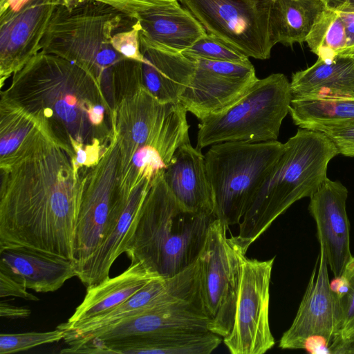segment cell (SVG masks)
Returning a JSON list of instances; mask_svg holds the SVG:
<instances>
[{
    "mask_svg": "<svg viewBox=\"0 0 354 354\" xmlns=\"http://www.w3.org/2000/svg\"><path fill=\"white\" fill-rule=\"evenodd\" d=\"M1 96L35 116L78 167L97 164L113 137V107L80 65L40 50L12 75Z\"/></svg>",
    "mask_w": 354,
    "mask_h": 354,
    "instance_id": "obj_1",
    "label": "cell"
},
{
    "mask_svg": "<svg viewBox=\"0 0 354 354\" xmlns=\"http://www.w3.org/2000/svg\"><path fill=\"white\" fill-rule=\"evenodd\" d=\"M0 169V249L74 261L80 190L66 151L52 144Z\"/></svg>",
    "mask_w": 354,
    "mask_h": 354,
    "instance_id": "obj_2",
    "label": "cell"
},
{
    "mask_svg": "<svg viewBox=\"0 0 354 354\" xmlns=\"http://www.w3.org/2000/svg\"><path fill=\"white\" fill-rule=\"evenodd\" d=\"M164 171V170H163ZM163 171L153 180L125 245L131 263L171 277L199 258L214 214L182 209L169 191Z\"/></svg>",
    "mask_w": 354,
    "mask_h": 354,
    "instance_id": "obj_3",
    "label": "cell"
},
{
    "mask_svg": "<svg viewBox=\"0 0 354 354\" xmlns=\"http://www.w3.org/2000/svg\"><path fill=\"white\" fill-rule=\"evenodd\" d=\"M284 145L239 224V234L231 235L245 254L280 215L318 189L328 178L329 162L339 153L326 135L306 129H298Z\"/></svg>",
    "mask_w": 354,
    "mask_h": 354,
    "instance_id": "obj_4",
    "label": "cell"
},
{
    "mask_svg": "<svg viewBox=\"0 0 354 354\" xmlns=\"http://www.w3.org/2000/svg\"><path fill=\"white\" fill-rule=\"evenodd\" d=\"M134 19L102 2L61 0L40 42V50L80 65L104 90L110 91L115 66L126 58L113 47L112 37L126 28L124 22Z\"/></svg>",
    "mask_w": 354,
    "mask_h": 354,
    "instance_id": "obj_5",
    "label": "cell"
},
{
    "mask_svg": "<svg viewBox=\"0 0 354 354\" xmlns=\"http://www.w3.org/2000/svg\"><path fill=\"white\" fill-rule=\"evenodd\" d=\"M284 149L277 140L212 145L205 160L216 218L227 227L241 223Z\"/></svg>",
    "mask_w": 354,
    "mask_h": 354,
    "instance_id": "obj_6",
    "label": "cell"
},
{
    "mask_svg": "<svg viewBox=\"0 0 354 354\" xmlns=\"http://www.w3.org/2000/svg\"><path fill=\"white\" fill-rule=\"evenodd\" d=\"M291 100L290 82L283 74L258 79L227 109L200 120L196 147L202 149L228 141L277 140Z\"/></svg>",
    "mask_w": 354,
    "mask_h": 354,
    "instance_id": "obj_7",
    "label": "cell"
},
{
    "mask_svg": "<svg viewBox=\"0 0 354 354\" xmlns=\"http://www.w3.org/2000/svg\"><path fill=\"white\" fill-rule=\"evenodd\" d=\"M227 228L218 218L211 223L198 258L201 296L209 319L208 330L222 337L233 326L244 254L231 236L227 238Z\"/></svg>",
    "mask_w": 354,
    "mask_h": 354,
    "instance_id": "obj_8",
    "label": "cell"
},
{
    "mask_svg": "<svg viewBox=\"0 0 354 354\" xmlns=\"http://www.w3.org/2000/svg\"><path fill=\"white\" fill-rule=\"evenodd\" d=\"M207 33L248 57L267 59L275 45L274 0H178Z\"/></svg>",
    "mask_w": 354,
    "mask_h": 354,
    "instance_id": "obj_9",
    "label": "cell"
},
{
    "mask_svg": "<svg viewBox=\"0 0 354 354\" xmlns=\"http://www.w3.org/2000/svg\"><path fill=\"white\" fill-rule=\"evenodd\" d=\"M118 174L119 145L114 131L100 161L78 170L80 201L74 240L77 271L99 248L121 200Z\"/></svg>",
    "mask_w": 354,
    "mask_h": 354,
    "instance_id": "obj_10",
    "label": "cell"
},
{
    "mask_svg": "<svg viewBox=\"0 0 354 354\" xmlns=\"http://www.w3.org/2000/svg\"><path fill=\"white\" fill-rule=\"evenodd\" d=\"M274 257L259 261L241 254L233 326L223 342L232 354H263L275 344L269 322L270 283Z\"/></svg>",
    "mask_w": 354,
    "mask_h": 354,
    "instance_id": "obj_11",
    "label": "cell"
},
{
    "mask_svg": "<svg viewBox=\"0 0 354 354\" xmlns=\"http://www.w3.org/2000/svg\"><path fill=\"white\" fill-rule=\"evenodd\" d=\"M190 58L196 61V69L179 102L199 120L227 109L258 80L249 60L233 62Z\"/></svg>",
    "mask_w": 354,
    "mask_h": 354,
    "instance_id": "obj_12",
    "label": "cell"
},
{
    "mask_svg": "<svg viewBox=\"0 0 354 354\" xmlns=\"http://www.w3.org/2000/svg\"><path fill=\"white\" fill-rule=\"evenodd\" d=\"M209 319L201 301H183L155 308L100 330L64 340L70 347L85 343L100 346L122 343L172 330L206 331Z\"/></svg>",
    "mask_w": 354,
    "mask_h": 354,
    "instance_id": "obj_13",
    "label": "cell"
},
{
    "mask_svg": "<svg viewBox=\"0 0 354 354\" xmlns=\"http://www.w3.org/2000/svg\"><path fill=\"white\" fill-rule=\"evenodd\" d=\"M200 298V269L198 263H194L173 277L153 279L117 307L66 330L63 339L100 330L152 308Z\"/></svg>",
    "mask_w": 354,
    "mask_h": 354,
    "instance_id": "obj_14",
    "label": "cell"
},
{
    "mask_svg": "<svg viewBox=\"0 0 354 354\" xmlns=\"http://www.w3.org/2000/svg\"><path fill=\"white\" fill-rule=\"evenodd\" d=\"M61 0H25L0 14V85L40 51V42Z\"/></svg>",
    "mask_w": 354,
    "mask_h": 354,
    "instance_id": "obj_15",
    "label": "cell"
},
{
    "mask_svg": "<svg viewBox=\"0 0 354 354\" xmlns=\"http://www.w3.org/2000/svg\"><path fill=\"white\" fill-rule=\"evenodd\" d=\"M328 268L324 250L320 248L295 317L279 341L281 349H304L307 339L314 336L323 337L331 344L337 298L330 288Z\"/></svg>",
    "mask_w": 354,
    "mask_h": 354,
    "instance_id": "obj_16",
    "label": "cell"
},
{
    "mask_svg": "<svg viewBox=\"0 0 354 354\" xmlns=\"http://www.w3.org/2000/svg\"><path fill=\"white\" fill-rule=\"evenodd\" d=\"M347 188L327 178L310 196L308 210L317 227L319 246L334 277H340L353 257L346 203Z\"/></svg>",
    "mask_w": 354,
    "mask_h": 354,
    "instance_id": "obj_17",
    "label": "cell"
},
{
    "mask_svg": "<svg viewBox=\"0 0 354 354\" xmlns=\"http://www.w3.org/2000/svg\"><path fill=\"white\" fill-rule=\"evenodd\" d=\"M135 19L140 44L162 51L182 53L207 34L178 1L139 12Z\"/></svg>",
    "mask_w": 354,
    "mask_h": 354,
    "instance_id": "obj_18",
    "label": "cell"
},
{
    "mask_svg": "<svg viewBox=\"0 0 354 354\" xmlns=\"http://www.w3.org/2000/svg\"><path fill=\"white\" fill-rule=\"evenodd\" d=\"M201 150L194 147L189 141L181 145L163 171V177L169 191L182 209L214 214L205 155Z\"/></svg>",
    "mask_w": 354,
    "mask_h": 354,
    "instance_id": "obj_19",
    "label": "cell"
},
{
    "mask_svg": "<svg viewBox=\"0 0 354 354\" xmlns=\"http://www.w3.org/2000/svg\"><path fill=\"white\" fill-rule=\"evenodd\" d=\"M0 271L38 292H54L77 275L73 261L24 248L0 249Z\"/></svg>",
    "mask_w": 354,
    "mask_h": 354,
    "instance_id": "obj_20",
    "label": "cell"
},
{
    "mask_svg": "<svg viewBox=\"0 0 354 354\" xmlns=\"http://www.w3.org/2000/svg\"><path fill=\"white\" fill-rule=\"evenodd\" d=\"M52 144L57 142L35 116L1 96L0 169L15 165Z\"/></svg>",
    "mask_w": 354,
    "mask_h": 354,
    "instance_id": "obj_21",
    "label": "cell"
},
{
    "mask_svg": "<svg viewBox=\"0 0 354 354\" xmlns=\"http://www.w3.org/2000/svg\"><path fill=\"white\" fill-rule=\"evenodd\" d=\"M156 277H160L149 272L140 262L131 263L119 275L88 286L83 301L74 313L57 328L68 330L81 322L112 310Z\"/></svg>",
    "mask_w": 354,
    "mask_h": 354,
    "instance_id": "obj_22",
    "label": "cell"
},
{
    "mask_svg": "<svg viewBox=\"0 0 354 354\" xmlns=\"http://www.w3.org/2000/svg\"><path fill=\"white\" fill-rule=\"evenodd\" d=\"M142 84L163 103H178L189 84L196 69V61L183 53H174L140 44Z\"/></svg>",
    "mask_w": 354,
    "mask_h": 354,
    "instance_id": "obj_23",
    "label": "cell"
},
{
    "mask_svg": "<svg viewBox=\"0 0 354 354\" xmlns=\"http://www.w3.org/2000/svg\"><path fill=\"white\" fill-rule=\"evenodd\" d=\"M289 113L301 129L325 132L354 125V93L292 96Z\"/></svg>",
    "mask_w": 354,
    "mask_h": 354,
    "instance_id": "obj_24",
    "label": "cell"
},
{
    "mask_svg": "<svg viewBox=\"0 0 354 354\" xmlns=\"http://www.w3.org/2000/svg\"><path fill=\"white\" fill-rule=\"evenodd\" d=\"M221 342L220 336L209 330H172L105 346L110 354H209Z\"/></svg>",
    "mask_w": 354,
    "mask_h": 354,
    "instance_id": "obj_25",
    "label": "cell"
},
{
    "mask_svg": "<svg viewBox=\"0 0 354 354\" xmlns=\"http://www.w3.org/2000/svg\"><path fill=\"white\" fill-rule=\"evenodd\" d=\"M292 96L333 95L354 93V57L339 55L333 60L321 59L292 74Z\"/></svg>",
    "mask_w": 354,
    "mask_h": 354,
    "instance_id": "obj_26",
    "label": "cell"
},
{
    "mask_svg": "<svg viewBox=\"0 0 354 354\" xmlns=\"http://www.w3.org/2000/svg\"><path fill=\"white\" fill-rule=\"evenodd\" d=\"M326 8L322 0H274L270 22L274 44L291 46L306 41Z\"/></svg>",
    "mask_w": 354,
    "mask_h": 354,
    "instance_id": "obj_27",
    "label": "cell"
},
{
    "mask_svg": "<svg viewBox=\"0 0 354 354\" xmlns=\"http://www.w3.org/2000/svg\"><path fill=\"white\" fill-rule=\"evenodd\" d=\"M318 59L333 60L347 48L344 23L337 11L326 8L317 17L306 41Z\"/></svg>",
    "mask_w": 354,
    "mask_h": 354,
    "instance_id": "obj_28",
    "label": "cell"
},
{
    "mask_svg": "<svg viewBox=\"0 0 354 354\" xmlns=\"http://www.w3.org/2000/svg\"><path fill=\"white\" fill-rule=\"evenodd\" d=\"M348 281V289L337 298L335 326L331 347L354 339V257L346 263L342 274ZM341 274V275H342Z\"/></svg>",
    "mask_w": 354,
    "mask_h": 354,
    "instance_id": "obj_29",
    "label": "cell"
},
{
    "mask_svg": "<svg viewBox=\"0 0 354 354\" xmlns=\"http://www.w3.org/2000/svg\"><path fill=\"white\" fill-rule=\"evenodd\" d=\"M65 337V331L57 328L47 332H28L0 335V354H10L34 347L59 342Z\"/></svg>",
    "mask_w": 354,
    "mask_h": 354,
    "instance_id": "obj_30",
    "label": "cell"
},
{
    "mask_svg": "<svg viewBox=\"0 0 354 354\" xmlns=\"http://www.w3.org/2000/svg\"><path fill=\"white\" fill-rule=\"evenodd\" d=\"M182 53L189 57H200L216 61L243 62L249 60V57L209 33Z\"/></svg>",
    "mask_w": 354,
    "mask_h": 354,
    "instance_id": "obj_31",
    "label": "cell"
},
{
    "mask_svg": "<svg viewBox=\"0 0 354 354\" xmlns=\"http://www.w3.org/2000/svg\"><path fill=\"white\" fill-rule=\"evenodd\" d=\"M113 47L121 55L128 59L142 62L143 55L140 50L139 30L136 24L117 31L112 37Z\"/></svg>",
    "mask_w": 354,
    "mask_h": 354,
    "instance_id": "obj_32",
    "label": "cell"
},
{
    "mask_svg": "<svg viewBox=\"0 0 354 354\" xmlns=\"http://www.w3.org/2000/svg\"><path fill=\"white\" fill-rule=\"evenodd\" d=\"M102 2L121 10L135 19L136 15L153 6L165 5L178 0H93Z\"/></svg>",
    "mask_w": 354,
    "mask_h": 354,
    "instance_id": "obj_33",
    "label": "cell"
},
{
    "mask_svg": "<svg viewBox=\"0 0 354 354\" xmlns=\"http://www.w3.org/2000/svg\"><path fill=\"white\" fill-rule=\"evenodd\" d=\"M335 144L339 153L354 157V125L324 132Z\"/></svg>",
    "mask_w": 354,
    "mask_h": 354,
    "instance_id": "obj_34",
    "label": "cell"
},
{
    "mask_svg": "<svg viewBox=\"0 0 354 354\" xmlns=\"http://www.w3.org/2000/svg\"><path fill=\"white\" fill-rule=\"evenodd\" d=\"M17 297L28 301H38L35 295L29 293L27 288L5 272L0 271V297Z\"/></svg>",
    "mask_w": 354,
    "mask_h": 354,
    "instance_id": "obj_35",
    "label": "cell"
},
{
    "mask_svg": "<svg viewBox=\"0 0 354 354\" xmlns=\"http://www.w3.org/2000/svg\"><path fill=\"white\" fill-rule=\"evenodd\" d=\"M31 310L28 307L16 306L6 301L0 302V316L8 319H24L28 317Z\"/></svg>",
    "mask_w": 354,
    "mask_h": 354,
    "instance_id": "obj_36",
    "label": "cell"
},
{
    "mask_svg": "<svg viewBox=\"0 0 354 354\" xmlns=\"http://www.w3.org/2000/svg\"><path fill=\"white\" fill-rule=\"evenodd\" d=\"M330 343L321 336L309 337L305 342L304 350L312 354H330Z\"/></svg>",
    "mask_w": 354,
    "mask_h": 354,
    "instance_id": "obj_37",
    "label": "cell"
},
{
    "mask_svg": "<svg viewBox=\"0 0 354 354\" xmlns=\"http://www.w3.org/2000/svg\"><path fill=\"white\" fill-rule=\"evenodd\" d=\"M337 12L344 23L347 39V48L340 55H346L354 50V12Z\"/></svg>",
    "mask_w": 354,
    "mask_h": 354,
    "instance_id": "obj_38",
    "label": "cell"
},
{
    "mask_svg": "<svg viewBox=\"0 0 354 354\" xmlns=\"http://www.w3.org/2000/svg\"><path fill=\"white\" fill-rule=\"evenodd\" d=\"M327 8L339 11L354 12V0H322Z\"/></svg>",
    "mask_w": 354,
    "mask_h": 354,
    "instance_id": "obj_39",
    "label": "cell"
},
{
    "mask_svg": "<svg viewBox=\"0 0 354 354\" xmlns=\"http://www.w3.org/2000/svg\"><path fill=\"white\" fill-rule=\"evenodd\" d=\"M330 354H354V339L330 348Z\"/></svg>",
    "mask_w": 354,
    "mask_h": 354,
    "instance_id": "obj_40",
    "label": "cell"
},
{
    "mask_svg": "<svg viewBox=\"0 0 354 354\" xmlns=\"http://www.w3.org/2000/svg\"><path fill=\"white\" fill-rule=\"evenodd\" d=\"M24 1V0H8L4 4L0 6V13L13 10L20 6Z\"/></svg>",
    "mask_w": 354,
    "mask_h": 354,
    "instance_id": "obj_41",
    "label": "cell"
},
{
    "mask_svg": "<svg viewBox=\"0 0 354 354\" xmlns=\"http://www.w3.org/2000/svg\"><path fill=\"white\" fill-rule=\"evenodd\" d=\"M8 0H0V6L4 4Z\"/></svg>",
    "mask_w": 354,
    "mask_h": 354,
    "instance_id": "obj_42",
    "label": "cell"
},
{
    "mask_svg": "<svg viewBox=\"0 0 354 354\" xmlns=\"http://www.w3.org/2000/svg\"><path fill=\"white\" fill-rule=\"evenodd\" d=\"M346 55H350V56H352L353 57H354V50H353V51H352L351 53H348V54Z\"/></svg>",
    "mask_w": 354,
    "mask_h": 354,
    "instance_id": "obj_43",
    "label": "cell"
}]
</instances>
